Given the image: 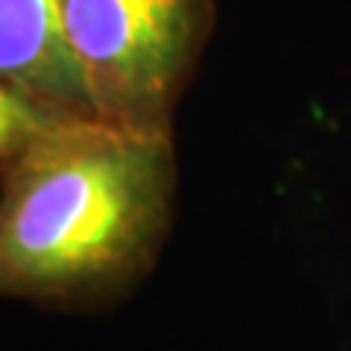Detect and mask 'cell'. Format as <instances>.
<instances>
[{
  "instance_id": "277c9868",
  "label": "cell",
  "mask_w": 351,
  "mask_h": 351,
  "mask_svg": "<svg viewBox=\"0 0 351 351\" xmlns=\"http://www.w3.org/2000/svg\"><path fill=\"white\" fill-rule=\"evenodd\" d=\"M59 120L68 117L50 112L21 88L0 80V182L12 170V164L29 149L32 141L41 138Z\"/></svg>"
},
{
  "instance_id": "3957f363",
  "label": "cell",
  "mask_w": 351,
  "mask_h": 351,
  "mask_svg": "<svg viewBox=\"0 0 351 351\" xmlns=\"http://www.w3.org/2000/svg\"><path fill=\"white\" fill-rule=\"evenodd\" d=\"M0 80L62 117H97L62 21V0H0Z\"/></svg>"
},
{
  "instance_id": "6da1fadb",
  "label": "cell",
  "mask_w": 351,
  "mask_h": 351,
  "mask_svg": "<svg viewBox=\"0 0 351 351\" xmlns=\"http://www.w3.org/2000/svg\"><path fill=\"white\" fill-rule=\"evenodd\" d=\"M173 132L68 117L0 182V299L91 307L138 284L176 205Z\"/></svg>"
},
{
  "instance_id": "7a4b0ae2",
  "label": "cell",
  "mask_w": 351,
  "mask_h": 351,
  "mask_svg": "<svg viewBox=\"0 0 351 351\" xmlns=\"http://www.w3.org/2000/svg\"><path fill=\"white\" fill-rule=\"evenodd\" d=\"M62 21L97 117L173 132L214 24V0H62Z\"/></svg>"
}]
</instances>
